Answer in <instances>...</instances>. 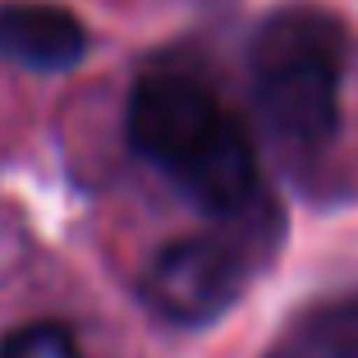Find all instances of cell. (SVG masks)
Here are the masks:
<instances>
[{"instance_id": "1", "label": "cell", "mask_w": 358, "mask_h": 358, "mask_svg": "<svg viewBox=\"0 0 358 358\" xmlns=\"http://www.w3.org/2000/svg\"><path fill=\"white\" fill-rule=\"evenodd\" d=\"M124 134L138 157L211 216H239L257 198L253 143L202 78L143 74L124 106Z\"/></svg>"}, {"instance_id": "2", "label": "cell", "mask_w": 358, "mask_h": 358, "mask_svg": "<svg viewBox=\"0 0 358 358\" xmlns=\"http://www.w3.org/2000/svg\"><path fill=\"white\" fill-rule=\"evenodd\" d=\"M349 37L340 19L313 5H289L262 19L248 46L253 101L266 129L289 148H322L340 129Z\"/></svg>"}, {"instance_id": "3", "label": "cell", "mask_w": 358, "mask_h": 358, "mask_svg": "<svg viewBox=\"0 0 358 358\" xmlns=\"http://www.w3.org/2000/svg\"><path fill=\"white\" fill-rule=\"evenodd\" d=\"M248 285V257L221 234L170 239L143 271V299L175 327H211L239 303Z\"/></svg>"}, {"instance_id": "4", "label": "cell", "mask_w": 358, "mask_h": 358, "mask_svg": "<svg viewBox=\"0 0 358 358\" xmlns=\"http://www.w3.org/2000/svg\"><path fill=\"white\" fill-rule=\"evenodd\" d=\"M87 55V28L64 5H0V60L32 74H60Z\"/></svg>"}, {"instance_id": "5", "label": "cell", "mask_w": 358, "mask_h": 358, "mask_svg": "<svg viewBox=\"0 0 358 358\" xmlns=\"http://www.w3.org/2000/svg\"><path fill=\"white\" fill-rule=\"evenodd\" d=\"M303 345L317 358H358V294L317 308L303 327Z\"/></svg>"}, {"instance_id": "6", "label": "cell", "mask_w": 358, "mask_h": 358, "mask_svg": "<svg viewBox=\"0 0 358 358\" xmlns=\"http://www.w3.org/2000/svg\"><path fill=\"white\" fill-rule=\"evenodd\" d=\"M0 358H83L78 340L60 322H23L0 340Z\"/></svg>"}]
</instances>
